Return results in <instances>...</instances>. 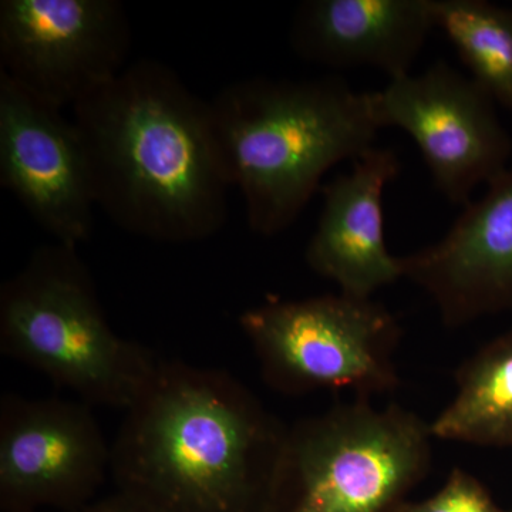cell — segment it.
I'll return each mask as SVG.
<instances>
[{"label":"cell","mask_w":512,"mask_h":512,"mask_svg":"<svg viewBox=\"0 0 512 512\" xmlns=\"http://www.w3.org/2000/svg\"><path fill=\"white\" fill-rule=\"evenodd\" d=\"M400 168L393 148L373 147L353 161L350 173L320 188L322 212L305 259L339 292L373 298L403 278L402 258L387 249L383 211L384 190Z\"/></svg>","instance_id":"cell-12"},{"label":"cell","mask_w":512,"mask_h":512,"mask_svg":"<svg viewBox=\"0 0 512 512\" xmlns=\"http://www.w3.org/2000/svg\"><path fill=\"white\" fill-rule=\"evenodd\" d=\"M210 106L229 183L261 237L291 227L330 168L372 150L382 130L375 92L339 77H255L229 84Z\"/></svg>","instance_id":"cell-3"},{"label":"cell","mask_w":512,"mask_h":512,"mask_svg":"<svg viewBox=\"0 0 512 512\" xmlns=\"http://www.w3.org/2000/svg\"><path fill=\"white\" fill-rule=\"evenodd\" d=\"M406 512H503L484 485L461 468H454L439 493Z\"/></svg>","instance_id":"cell-16"},{"label":"cell","mask_w":512,"mask_h":512,"mask_svg":"<svg viewBox=\"0 0 512 512\" xmlns=\"http://www.w3.org/2000/svg\"><path fill=\"white\" fill-rule=\"evenodd\" d=\"M400 258L447 328L512 313V164L439 242Z\"/></svg>","instance_id":"cell-11"},{"label":"cell","mask_w":512,"mask_h":512,"mask_svg":"<svg viewBox=\"0 0 512 512\" xmlns=\"http://www.w3.org/2000/svg\"><path fill=\"white\" fill-rule=\"evenodd\" d=\"M0 352L72 390L89 406L126 412L156 375L153 350L111 328L77 248H37L0 288Z\"/></svg>","instance_id":"cell-4"},{"label":"cell","mask_w":512,"mask_h":512,"mask_svg":"<svg viewBox=\"0 0 512 512\" xmlns=\"http://www.w3.org/2000/svg\"><path fill=\"white\" fill-rule=\"evenodd\" d=\"M375 106L382 128L397 127L413 138L437 190L453 204L467 205L478 185L511 165L512 140L497 103L446 62L390 80L375 92Z\"/></svg>","instance_id":"cell-8"},{"label":"cell","mask_w":512,"mask_h":512,"mask_svg":"<svg viewBox=\"0 0 512 512\" xmlns=\"http://www.w3.org/2000/svg\"><path fill=\"white\" fill-rule=\"evenodd\" d=\"M512 512V511H511Z\"/></svg>","instance_id":"cell-18"},{"label":"cell","mask_w":512,"mask_h":512,"mask_svg":"<svg viewBox=\"0 0 512 512\" xmlns=\"http://www.w3.org/2000/svg\"><path fill=\"white\" fill-rule=\"evenodd\" d=\"M288 424L231 373L163 360L111 443L140 512H271Z\"/></svg>","instance_id":"cell-1"},{"label":"cell","mask_w":512,"mask_h":512,"mask_svg":"<svg viewBox=\"0 0 512 512\" xmlns=\"http://www.w3.org/2000/svg\"><path fill=\"white\" fill-rule=\"evenodd\" d=\"M266 386L286 396L349 390L373 399L399 389L403 329L373 298L346 293L269 298L239 316Z\"/></svg>","instance_id":"cell-6"},{"label":"cell","mask_w":512,"mask_h":512,"mask_svg":"<svg viewBox=\"0 0 512 512\" xmlns=\"http://www.w3.org/2000/svg\"><path fill=\"white\" fill-rule=\"evenodd\" d=\"M433 29L431 0H306L289 42L306 62L373 67L393 80L410 74Z\"/></svg>","instance_id":"cell-13"},{"label":"cell","mask_w":512,"mask_h":512,"mask_svg":"<svg viewBox=\"0 0 512 512\" xmlns=\"http://www.w3.org/2000/svg\"><path fill=\"white\" fill-rule=\"evenodd\" d=\"M74 512H140L124 501L120 495H111L109 498L104 500L93 501L86 507L80 508V510Z\"/></svg>","instance_id":"cell-17"},{"label":"cell","mask_w":512,"mask_h":512,"mask_svg":"<svg viewBox=\"0 0 512 512\" xmlns=\"http://www.w3.org/2000/svg\"><path fill=\"white\" fill-rule=\"evenodd\" d=\"M97 207L124 231L204 241L228 217L211 106L167 64L143 59L73 106Z\"/></svg>","instance_id":"cell-2"},{"label":"cell","mask_w":512,"mask_h":512,"mask_svg":"<svg viewBox=\"0 0 512 512\" xmlns=\"http://www.w3.org/2000/svg\"><path fill=\"white\" fill-rule=\"evenodd\" d=\"M107 443L92 406L3 394L0 402V508L74 512L93 503L110 476Z\"/></svg>","instance_id":"cell-9"},{"label":"cell","mask_w":512,"mask_h":512,"mask_svg":"<svg viewBox=\"0 0 512 512\" xmlns=\"http://www.w3.org/2000/svg\"><path fill=\"white\" fill-rule=\"evenodd\" d=\"M430 423L355 397L295 421L271 512H392L429 473Z\"/></svg>","instance_id":"cell-5"},{"label":"cell","mask_w":512,"mask_h":512,"mask_svg":"<svg viewBox=\"0 0 512 512\" xmlns=\"http://www.w3.org/2000/svg\"><path fill=\"white\" fill-rule=\"evenodd\" d=\"M0 73V184L57 244L93 234L92 175L74 121Z\"/></svg>","instance_id":"cell-10"},{"label":"cell","mask_w":512,"mask_h":512,"mask_svg":"<svg viewBox=\"0 0 512 512\" xmlns=\"http://www.w3.org/2000/svg\"><path fill=\"white\" fill-rule=\"evenodd\" d=\"M456 394L430 423L437 440L512 448V328L481 346L454 373Z\"/></svg>","instance_id":"cell-14"},{"label":"cell","mask_w":512,"mask_h":512,"mask_svg":"<svg viewBox=\"0 0 512 512\" xmlns=\"http://www.w3.org/2000/svg\"><path fill=\"white\" fill-rule=\"evenodd\" d=\"M130 49L119 0L0 2V73L56 109L116 79Z\"/></svg>","instance_id":"cell-7"},{"label":"cell","mask_w":512,"mask_h":512,"mask_svg":"<svg viewBox=\"0 0 512 512\" xmlns=\"http://www.w3.org/2000/svg\"><path fill=\"white\" fill-rule=\"evenodd\" d=\"M431 15L471 79L512 110V9L487 0H431Z\"/></svg>","instance_id":"cell-15"}]
</instances>
